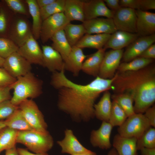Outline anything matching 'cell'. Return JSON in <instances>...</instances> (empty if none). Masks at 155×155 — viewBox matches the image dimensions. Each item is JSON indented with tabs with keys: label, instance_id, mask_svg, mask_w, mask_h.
<instances>
[{
	"label": "cell",
	"instance_id": "1",
	"mask_svg": "<svg viewBox=\"0 0 155 155\" xmlns=\"http://www.w3.org/2000/svg\"><path fill=\"white\" fill-rule=\"evenodd\" d=\"M65 70L52 73L51 76V84L58 90V107L75 121H88L95 117V102L102 93L111 89L116 75L111 79L97 76L89 83L82 85L68 79Z\"/></svg>",
	"mask_w": 155,
	"mask_h": 155
},
{
	"label": "cell",
	"instance_id": "2",
	"mask_svg": "<svg viewBox=\"0 0 155 155\" xmlns=\"http://www.w3.org/2000/svg\"><path fill=\"white\" fill-rule=\"evenodd\" d=\"M112 85L115 94L126 93L134 101L135 113L143 114L155 101V67L150 65L134 71L118 72Z\"/></svg>",
	"mask_w": 155,
	"mask_h": 155
},
{
	"label": "cell",
	"instance_id": "3",
	"mask_svg": "<svg viewBox=\"0 0 155 155\" xmlns=\"http://www.w3.org/2000/svg\"><path fill=\"white\" fill-rule=\"evenodd\" d=\"M43 82L37 78L31 71L19 77L10 85L13 90L10 100L13 105L18 106L24 101L28 98H36L42 93Z\"/></svg>",
	"mask_w": 155,
	"mask_h": 155
},
{
	"label": "cell",
	"instance_id": "4",
	"mask_svg": "<svg viewBox=\"0 0 155 155\" xmlns=\"http://www.w3.org/2000/svg\"><path fill=\"white\" fill-rule=\"evenodd\" d=\"M16 142L34 153L47 152L53 145V138L49 132L42 133L34 130L18 131Z\"/></svg>",
	"mask_w": 155,
	"mask_h": 155
},
{
	"label": "cell",
	"instance_id": "5",
	"mask_svg": "<svg viewBox=\"0 0 155 155\" xmlns=\"http://www.w3.org/2000/svg\"><path fill=\"white\" fill-rule=\"evenodd\" d=\"M23 116L34 131L42 133H49L43 115L32 99H26L18 106Z\"/></svg>",
	"mask_w": 155,
	"mask_h": 155
},
{
	"label": "cell",
	"instance_id": "6",
	"mask_svg": "<svg viewBox=\"0 0 155 155\" xmlns=\"http://www.w3.org/2000/svg\"><path fill=\"white\" fill-rule=\"evenodd\" d=\"M149 122L143 114L135 113L128 117L117 129L118 134L127 137L137 139L150 128Z\"/></svg>",
	"mask_w": 155,
	"mask_h": 155
},
{
	"label": "cell",
	"instance_id": "7",
	"mask_svg": "<svg viewBox=\"0 0 155 155\" xmlns=\"http://www.w3.org/2000/svg\"><path fill=\"white\" fill-rule=\"evenodd\" d=\"M70 23L63 12L53 15L43 21L40 35L42 42L46 43L56 32L63 30Z\"/></svg>",
	"mask_w": 155,
	"mask_h": 155
},
{
	"label": "cell",
	"instance_id": "8",
	"mask_svg": "<svg viewBox=\"0 0 155 155\" xmlns=\"http://www.w3.org/2000/svg\"><path fill=\"white\" fill-rule=\"evenodd\" d=\"M112 19L117 30L136 33L137 16L135 9L121 7L113 11Z\"/></svg>",
	"mask_w": 155,
	"mask_h": 155
},
{
	"label": "cell",
	"instance_id": "9",
	"mask_svg": "<svg viewBox=\"0 0 155 155\" xmlns=\"http://www.w3.org/2000/svg\"><path fill=\"white\" fill-rule=\"evenodd\" d=\"M122 49H112L105 52L98 76L104 79H111L115 75L123 53Z\"/></svg>",
	"mask_w": 155,
	"mask_h": 155
},
{
	"label": "cell",
	"instance_id": "10",
	"mask_svg": "<svg viewBox=\"0 0 155 155\" xmlns=\"http://www.w3.org/2000/svg\"><path fill=\"white\" fill-rule=\"evenodd\" d=\"M3 67L16 79L31 72L32 68L31 64L17 52L5 59Z\"/></svg>",
	"mask_w": 155,
	"mask_h": 155
},
{
	"label": "cell",
	"instance_id": "11",
	"mask_svg": "<svg viewBox=\"0 0 155 155\" xmlns=\"http://www.w3.org/2000/svg\"><path fill=\"white\" fill-rule=\"evenodd\" d=\"M31 64L43 66V53L36 40L32 35L17 51Z\"/></svg>",
	"mask_w": 155,
	"mask_h": 155
},
{
	"label": "cell",
	"instance_id": "12",
	"mask_svg": "<svg viewBox=\"0 0 155 155\" xmlns=\"http://www.w3.org/2000/svg\"><path fill=\"white\" fill-rule=\"evenodd\" d=\"M155 42V34L139 36L127 47L122 57L123 62H129L139 57L144 51Z\"/></svg>",
	"mask_w": 155,
	"mask_h": 155
},
{
	"label": "cell",
	"instance_id": "13",
	"mask_svg": "<svg viewBox=\"0 0 155 155\" xmlns=\"http://www.w3.org/2000/svg\"><path fill=\"white\" fill-rule=\"evenodd\" d=\"M82 24L86 34H112L117 31L112 18H97L85 20Z\"/></svg>",
	"mask_w": 155,
	"mask_h": 155
},
{
	"label": "cell",
	"instance_id": "14",
	"mask_svg": "<svg viewBox=\"0 0 155 155\" xmlns=\"http://www.w3.org/2000/svg\"><path fill=\"white\" fill-rule=\"evenodd\" d=\"M84 10L85 20L101 16L112 18L113 14L102 0L84 1Z\"/></svg>",
	"mask_w": 155,
	"mask_h": 155
},
{
	"label": "cell",
	"instance_id": "15",
	"mask_svg": "<svg viewBox=\"0 0 155 155\" xmlns=\"http://www.w3.org/2000/svg\"><path fill=\"white\" fill-rule=\"evenodd\" d=\"M113 127L108 122L103 121L97 130H93L91 133L90 141L95 147L107 150L111 147L110 141L111 134Z\"/></svg>",
	"mask_w": 155,
	"mask_h": 155
},
{
	"label": "cell",
	"instance_id": "16",
	"mask_svg": "<svg viewBox=\"0 0 155 155\" xmlns=\"http://www.w3.org/2000/svg\"><path fill=\"white\" fill-rule=\"evenodd\" d=\"M136 33L139 36L151 35L155 32V13L135 10Z\"/></svg>",
	"mask_w": 155,
	"mask_h": 155
},
{
	"label": "cell",
	"instance_id": "17",
	"mask_svg": "<svg viewBox=\"0 0 155 155\" xmlns=\"http://www.w3.org/2000/svg\"><path fill=\"white\" fill-rule=\"evenodd\" d=\"M32 35L28 22L24 18H18L12 24L9 38L19 47Z\"/></svg>",
	"mask_w": 155,
	"mask_h": 155
},
{
	"label": "cell",
	"instance_id": "18",
	"mask_svg": "<svg viewBox=\"0 0 155 155\" xmlns=\"http://www.w3.org/2000/svg\"><path fill=\"white\" fill-rule=\"evenodd\" d=\"M43 66L53 73L64 69V61L61 55L51 46H42Z\"/></svg>",
	"mask_w": 155,
	"mask_h": 155
},
{
	"label": "cell",
	"instance_id": "19",
	"mask_svg": "<svg viewBox=\"0 0 155 155\" xmlns=\"http://www.w3.org/2000/svg\"><path fill=\"white\" fill-rule=\"evenodd\" d=\"M57 143L61 148L62 153L74 155L86 152L90 150L81 144L73 131L70 129H66L64 138L58 141Z\"/></svg>",
	"mask_w": 155,
	"mask_h": 155
},
{
	"label": "cell",
	"instance_id": "20",
	"mask_svg": "<svg viewBox=\"0 0 155 155\" xmlns=\"http://www.w3.org/2000/svg\"><path fill=\"white\" fill-rule=\"evenodd\" d=\"M88 57L85 55L82 49L74 46L72 47L69 55L64 61L65 70L77 76L82 71L83 63Z\"/></svg>",
	"mask_w": 155,
	"mask_h": 155
},
{
	"label": "cell",
	"instance_id": "21",
	"mask_svg": "<svg viewBox=\"0 0 155 155\" xmlns=\"http://www.w3.org/2000/svg\"><path fill=\"white\" fill-rule=\"evenodd\" d=\"M139 36L136 33L117 30L111 34L103 48L106 49H121L127 47Z\"/></svg>",
	"mask_w": 155,
	"mask_h": 155
},
{
	"label": "cell",
	"instance_id": "22",
	"mask_svg": "<svg viewBox=\"0 0 155 155\" xmlns=\"http://www.w3.org/2000/svg\"><path fill=\"white\" fill-rule=\"evenodd\" d=\"M137 139L122 136L118 134L115 135L113 146L118 155H137Z\"/></svg>",
	"mask_w": 155,
	"mask_h": 155
},
{
	"label": "cell",
	"instance_id": "23",
	"mask_svg": "<svg viewBox=\"0 0 155 155\" xmlns=\"http://www.w3.org/2000/svg\"><path fill=\"white\" fill-rule=\"evenodd\" d=\"M106 50L103 48L88 57L83 63L82 71L90 75L98 76Z\"/></svg>",
	"mask_w": 155,
	"mask_h": 155
},
{
	"label": "cell",
	"instance_id": "24",
	"mask_svg": "<svg viewBox=\"0 0 155 155\" xmlns=\"http://www.w3.org/2000/svg\"><path fill=\"white\" fill-rule=\"evenodd\" d=\"M84 1L80 0H65L63 13L70 22L77 20L83 23L85 21Z\"/></svg>",
	"mask_w": 155,
	"mask_h": 155
},
{
	"label": "cell",
	"instance_id": "25",
	"mask_svg": "<svg viewBox=\"0 0 155 155\" xmlns=\"http://www.w3.org/2000/svg\"><path fill=\"white\" fill-rule=\"evenodd\" d=\"M111 35L107 34H86L75 46L82 49L88 48L98 50L103 48Z\"/></svg>",
	"mask_w": 155,
	"mask_h": 155
},
{
	"label": "cell",
	"instance_id": "26",
	"mask_svg": "<svg viewBox=\"0 0 155 155\" xmlns=\"http://www.w3.org/2000/svg\"><path fill=\"white\" fill-rule=\"evenodd\" d=\"M110 92L106 91L98 102L94 105L95 117L102 121L108 122L112 106Z\"/></svg>",
	"mask_w": 155,
	"mask_h": 155
},
{
	"label": "cell",
	"instance_id": "27",
	"mask_svg": "<svg viewBox=\"0 0 155 155\" xmlns=\"http://www.w3.org/2000/svg\"><path fill=\"white\" fill-rule=\"evenodd\" d=\"M25 2L28 6L30 15L32 18V34L34 37L37 40L40 38L42 22L40 9L36 0H26Z\"/></svg>",
	"mask_w": 155,
	"mask_h": 155
},
{
	"label": "cell",
	"instance_id": "28",
	"mask_svg": "<svg viewBox=\"0 0 155 155\" xmlns=\"http://www.w3.org/2000/svg\"><path fill=\"white\" fill-rule=\"evenodd\" d=\"M51 39L52 42L51 46L61 55L64 61L71 52L72 47L66 38L63 29L56 32Z\"/></svg>",
	"mask_w": 155,
	"mask_h": 155
},
{
	"label": "cell",
	"instance_id": "29",
	"mask_svg": "<svg viewBox=\"0 0 155 155\" xmlns=\"http://www.w3.org/2000/svg\"><path fill=\"white\" fill-rule=\"evenodd\" d=\"M4 122L6 127L18 131L34 130L19 108Z\"/></svg>",
	"mask_w": 155,
	"mask_h": 155
},
{
	"label": "cell",
	"instance_id": "30",
	"mask_svg": "<svg viewBox=\"0 0 155 155\" xmlns=\"http://www.w3.org/2000/svg\"><path fill=\"white\" fill-rule=\"evenodd\" d=\"M63 30L66 38L71 47L75 46L80 39L86 34L83 24H68Z\"/></svg>",
	"mask_w": 155,
	"mask_h": 155
},
{
	"label": "cell",
	"instance_id": "31",
	"mask_svg": "<svg viewBox=\"0 0 155 155\" xmlns=\"http://www.w3.org/2000/svg\"><path fill=\"white\" fill-rule=\"evenodd\" d=\"M18 131L7 127L0 131V153L16 146Z\"/></svg>",
	"mask_w": 155,
	"mask_h": 155
},
{
	"label": "cell",
	"instance_id": "32",
	"mask_svg": "<svg viewBox=\"0 0 155 155\" xmlns=\"http://www.w3.org/2000/svg\"><path fill=\"white\" fill-rule=\"evenodd\" d=\"M153 59L138 57L127 62L120 63L117 70L119 72L137 71L150 65Z\"/></svg>",
	"mask_w": 155,
	"mask_h": 155
},
{
	"label": "cell",
	"instance_id": "33",
	"mask_svg": "<svg viewBox=\"0 0 155 155\" xmlns=\"http://www.w3.org/2000/svg\"><path fill=\"white\" fill-rule=\"evenodd\" d=\"M111 98L124 110L128 117L135 113L133 100L129 94L126 93L115 94L111 95Z\"/></svg>",
	"mask_w": 155,
	"mask_h": 155
},
{
	"label": "cell",
	"instance_id": "34",
	"mask_svg": "<svg viewBox=\"0 0 155 155\" xmlns=\"http://www.w3.org/2000/svg\"><path fill=\"white\" fill-rule=\"evenodd\" d=\"M128 117L124 110L115 101L112 102V106L108 122L113 127H119Z\"/></svg>",
	"mask_w": 155,
	"mask_h": 155
},
{
	"label": "cell",
	"instance_id": "35",
	"mask_svg": "<svg viewBox=\"0 0 155 155\" xmlns=\"http://www.w3.org/2000/svg\"><path fill=\"white\" fill-rule=\"evenodd\" d=\"M137 150L143 148H155V129L150 127L137 139Z\"/></svg>",
	"mask_w": 155,
	"mask_h": 155
},
{
	"label": "cell",
	"instance_id": "36",
	"mask_svg": "<svg viewBox=\"0 0 155 155\" xmlns=\"http://www.w3.org/2000/svg\"><path fill=\"white\" fill-rule=\"evenodd\" d=\"M66 0H56L53 3L40 9L42 21L57 13L63 12Z\"/></svg>",
	"mask_w": 155,
	"mask_h": 155
},
{
	"label": "cell",
	"instance_id": "37",
	"mask_svg": "<svg viewBox=\"0 0 155 155\" xmlns=\"http://www.w3.org/2000/svg\"><path fill=\"white\" fill-rule=\"evenodd\" d=\"M18 47L10 38H0V56L5 59L13 53L17 52Z\"/></svg>",
	"mask_w": 155,
	"mask_h": 155
},
{
	"label": "cell",
	"instance_id": "38",
	"mask_svg": "<svg viewBox=\"0 0 155 155\" xmlns=\"http://www.w3.org/2000/svg\"><path fill=\"white\" fill-rule=\"evenodd\" d=\"M5 1L9 8L14 12L28 16V10L23 1L20 0H5Z\"/></svg>",
	"mask_w": 155,
	"mask_h": 155
},
{
	"label": "cell",
	"instance_id": "39",
	"mask_svg": "<svg viewBox=\"0 0 155 155\" xmlns=\"http://www.w3.org/2000/svg\"><path fill=\"white\" fill-rule=\"evenodd\" d=\"M18 106L13 104L10 100L0 103V120L7 119L18 108Z\"/></svg>",
	"mask_w": 155,
	"mask_h": 155
},
{
	"label": "cell",
	"instance_id": "40",
	"mask_svg": "<svg viewBox=\"0 0 155 155\" xmlns=\"http://www.w3.org/2000/svg\"><path fill=\"white\" fill-rule=\"evenodd\" d=\"M16 79L11 76L3 67H0V86H10Z\"/></svg>",
	"mask_w": 155,
	"mask_h": 155
},
{
	"label": "cell",
	"instance_id": "41",
	"mask_svg": "<svg viewBox=\"0 0 155 155\" xmlns=\"http://www.w3.org/2000/svg\"><path fill=\"white\" fill-rule=\"evenodd\" d=\"M119 4L121 7L141 10V0H120Z\"/></svg>",
	"mask_w": 155,
	"mask_h": 155
},
{
	"label": "cell",
	"instance_id": "42",
	"mask_svg": "<svg viewBox=\"0 0 155 155\" xmlns=\"http://www.w3.org/2000/svg\"><path fill=\"white\" fill-rule=\"evenodd\" d=\"M11 90L10 86H0V103L11 100L12 97L10 93Z\"/></svg>",
	"mask_w": 155,
	"mask_h": 155
},
{
	"label": "cell",
	"instance_id": "43",
	"mask_svg": "<svg viewBox=\"0 0 155 155\" xmlns=\"http://www.w3.org/2000/svg\"><path fill=\"white\" fill-rule=\"evenodd\" d=\"M144 115L149 122L151 126L155 127V106L149 107L144 112Z\"/></svg>",
	"mask_w": 155,
	"mask_h": 155
},
{
	"label": "cell",
	"instance_id": "44",
	"mask_svg": "<svg viewBox=\"0 0 155 155\" xmlns=\"http://www.w3.org/2000/svg\"><path fill=\"white\" fill-rule=\"evenodd\" d=\"M139 57L154 59H155V44H153L146 49Z\"/></svg>",
	"mask_w": 155,
	"mask_h": 155
},
{
	"label": "cell",
	"instance_id": "45",
	"mask_svg": "<svg viewBox=\"0 0 155 155\" xmlns=\"http://www.w3.org/2000/svg\"><path fill=\"white\" fill-rule=\"evenodd\" d=\"M141 10L144 11L155 9V0H141Z\"/></svg>",
	"mask_w": 155,
	"mask_h": 155
},
{
	"label": "cell",
	"instance_id": "46",
	"mask_svg": "<svg viewBox=\"0 0 155 155\" xmlns=\"http://www.w3.org/2000/svg\"><path fill=\"white\" fill-rule=\"evenodd\" d=\"M107 7L111 10L115 11L121 7L119 4V0H103Z\"/></svg>",
	"mask_w": 155,
	"mask_h": 155
},
{
	"label": "cell",
	"instance_id": "47",
	"mask_svg": "<svg viewBox=\"0 0 155 155\" xmlns=\"http://www.w3.org/2000/svg\"><path fill=\"white\" fill-rule=\"evenodd\" d=\"M7 27L6 17L3 11H0V33H3L6 30Z\"/></svg>",
	"mask_w": 155,
	"mask_h": 155
},
{
	"label": "cell",
	"instance_id": "48",
	"mask_svg": "<svg viewBox=\"0 0 155 155\" xmlns=\"http://www.w3.org/2000/svg\"><path fill=\"white\" fill-rule=\"evenodd\" d=\"M18 152L20 155H48L47 152L41 153H32L24 148H18Z\"/></svg>",
	"mask_w": 155,
	"mask_h": 155
},
{
	"label": "cell",
	"instance_id": "49",
	"mask_svg": "<svg viewBox=\"0 0 155 155\" xmlns=\"http://www.w3.org/2000/svg\"><path fill=\"white\" fill-rule=\"evenodd\" d=\"M140 150L141 155H155V148H143Z\"/></svg>",
	"mask_w": 155,
	"mask_h": 155
},
{
	"label": "cell",
	"instance_id": "50",
	"mask_svg": "<svg viewBox=\"0 0 155 155\" xmlns=\"http://www.w3.org/2000/svg\"><path fill=\"white\" fill-rule=\"evenodd\" d=\"M56 0H36L40 9L45 7L55 2Z\"/></svg>",
	"mask_w": 155,
	"mask_h": 155
},
{
	"label": "cell",
	"instance_id": "51",
	"mask_svg": "<svg viewBox=\"0 0 155 155\" xmlns=\"http://www.w3.org/2000/svg\"><path fill=\"white\" fill-rule=\"evenodd\" d=\"M5 155H20L16 146L6 150Z\"/></svg>",
	"mask_w": 155,
	"mask_h": 155
},
{
	"label": "cell",
	"instance_id": "52",
	"mask_svg": "<svg viewBox=\"0 0 155 155\" xmlns=\"http://www.w3.org/2000/svg\"><path fill=\"white\" fill-rule=\"evenodd\" d=\"M74 155H97V154L95 152L90 150L89 151L86 152Z\"/></svg>",
	"mask_w": 155,
	"mask_h": 155
},
{
	"label": "cell",
	"instance_id": "53",
	"mask_svg": "<svg viewBox=\"0 0 155 155\" xmlns=\"http://www.w3.org/2000/svg\"><path fill=\"white\" fill-rule=\"evenodd\" d=\"M107 155H118V154L116 150L113 148L109 151Z\"/></svg>",
	"mask_w": 155,
	"mask_h": 155
},
{
	"label": "cell",
	"instance_id": "54",
	"mask_svg": "<svg viewBox=\"0 0 155 155\" xmlns=\"http://www.w3.org/2000/svg\"><path fill=\"white\" fill-rule=\"evenodd\" d=\"M6 127L4 121H0V131Z\"/></svg>",
	"mask_w": 155,
	"mask_h": 155
},
{
	"label": "cell",
	"instance_id": "55",
	"mask_svg": "<svg viewBox=\"0 0 155 155\" xmlns=\"http://www.w3.org/2000/svg\"><path fill=\"white\" fill-rule=\"evenodd\" d=\"M5 59L0 56V67H3Z\"/></svg>",
	"mask_w": 155,
	"mask_h": 155
}]
</instances>
